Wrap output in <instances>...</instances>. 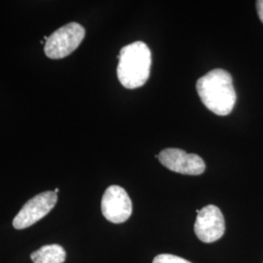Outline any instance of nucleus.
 <instances>
[{
	"instance_id": "obj_8",
	"label": "nucleus",
	"mask_w": 263,
	"mask_h": 263,
	"mask_svg": "<svg viewBox=\"0 0 263 263\" xmlns=\"http://www.w3.org/2000/svg\"><path fill=\"white\" fill-rule=\"evenodd\" d=\"M66 257V251L60 245L43 246L30 254L33 263H64Z\"/></svg>"
},
{
	"instance_id": "obj_7",
	"label": "nucleus",
	"mask_w": 263,
	"mask_h": 263,
	"mask_svg": "<svg viewBox=\"0 0 263 263\" xmlns=\"http://www.w3.org/2000/svg\"><path fill=\"white\" fill-rule=\"evenodd\" d=\"M132 212L131 198L124 188L111 185L105 190L102 199V213L108 221L123 223L129 219Z\"/></svg>"
},
{
	"instance_id": "obj_5",
	"label": "nucleus",
	"mask_w": 263,
	"mask_h": 263,
	"mask_svg": "<svg viewBox=\"0 0 263 263\" xmlns=\"http://www.w3.org/2000/svg\"><path fill=\"white\" fill-rule=\"evenodd\" d=\"M194 231L198 239L204 243H214L219 240L226 231L224 217L219 208L208 205L197 211Z\"/></svg>"
},
{
	"instance_id": "obj_6",
	"label": "nucleus",
	"mask_w": 263,
	"mask_h": 263,
	"mask_svg": "<svg viewBox=\"0 0 263 263\" xmlns=\"http://www.w3.org/2000/svg\"><path fill=\"white\" fill-rule=\"evenodd\" d=\"M161 164L170 171L189 176H199L206 170L204 160L197 154L179 148H167L157 155Z\"/></svg>"
},
{
	"instance_id": "obj_9",
	"label": "nucleus",
	"mask_w": 263,
	"mask_h": 263,
	"mask_svg": "<svg viewBox=\"0 0 263 263\" xmlns=\"http://www.w3.org/2000/svg\"><path fill=\"white\" fill-rule=\"evenodd\" d=\"M152 263H191L186 259L174 254H163L157 255Z\"/></svg>"
},
{
	"instance_id": "obj_11",
	"label": "nucleus",
	"mask_w": 263,
	"mask_h": 263,
	"mask_svg": "<svg viewBox=\"0 0 263 263\" xmlns=\"http://www.w3.org/2000/svg\"><path fill=\"white\" fill-rule=\"evenodd\" d=\"M54 192H55V193H58V192H59V188H56V189H55V191H54Z\"/></svg>"
},
{
	"instance_id": "obj_3",
	"label": "nucleus",
	"mask_w": 263,
	"mask_h": 263,
	"mask_svg": "<svg viewBox=\"0 0 263 263\" xmlns=\"http://www.w3.org/2000/svg\"><path fill=\"white\" fill-rule=\"evenodd\" d=\"M85 33V28L74 22L57 29L45 42V55L52 60H60L69 56L79 47L84 39Z\"/></svg>"
},
{
	"instance_id": "obj_4",
	"label": "nucleus",
	"mask_w": 263,
	"mask_h": 263,
	"mask_svg": "<svg viewBox=\"0 0 263 263\" xmlns=\"http://www.w3.org/2000/svg\"><path fill=\"white\" fill-rule=\"evenodd\" d=\"M57 201L58 196L54 191L42 192L31 198L15 216L13 226L20 230L33 226L38 220L47 216L55 207Z\"/></svg>"
},
{
	"instance_id": "obj_10",
	"label": "nucleus",
	"mask_w": 263,
	"mask_h": 263,
	"mask_svg": "<svg viewBox=\"0 0 263 263\" xmlns=\"http://www.w3.org/2000/svg\"><path fill=\"white\" fill-rule=\"evenodd\" d=\"M256 10H257V15L259 19L263 23V0L256 1Z\"/></svg>"
},
{
	"instance_id": "obj_1",
	"label": "nucleus",
	"mask_w": 263,
	"mask_h": 263,
	"mask_svg": "<svg viewBox=\"0 0 263 263\" xmlns=\"http://www.w3.org/2000/svg\"><path fill=\"white\" fill-rule=\"evenodd\" d=\"M196 90L202 103L216 115L226 116L235 106L237 96L233 79L224 69H213L199 78Z\"/></svg>"
},
{
	"instance_id": "obj_2",
	"label": "nucleus",
	"mask_w": 263,
	"mask_h": 263,
	"mask_svg": "<svg viewBox=\"0 0 263 263\" xmlns=\"http://www.w3.org/2000/svg\"><path fill=\"white\" fill-rule=\"evenodd\" d=\"M117 77L127 89H137L145 84L151 76V52L142 41H136L121 49Z\"/></svg>"
}]
</instances>
